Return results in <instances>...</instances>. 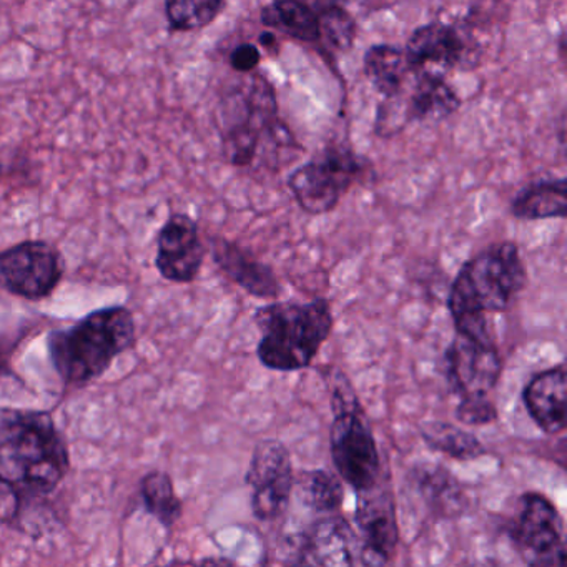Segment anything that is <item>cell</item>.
<instances>
[{"mask_svg": "<svg viewBox=\"0 0 567 567\" xmlns=\"http://www.w3.org/2000/svg\"><path fill=\"white\" fill-rule=\"evenodd\" d=\"M69 470L68 443L51 413L0 408V486L35 499L54 493Z\"/></svg>", "mask_w": 567, "mask_h": 567, "instance_id": "6da1fadb", "label": "cell"}, {"mask_svg": "<svg viewBox=\"0 0 567 567\" xmlns=\"http://www.w3.org/2000/svg\"><path fill=\"white\" fill-rule=\"evenodd\" d=\"M526 281V265L513 241L489 245L474 255L457 271L447 297L456 333L496 341L487 315L509 310Z\"/></svg>", "mask_w": 567, "mask_h": 567, "instance_id": "7a4b0ae2", "label": "cell"}, {"mask_svg": "<svg viewBox=\"0 0 567 567\" xmlns=\"http://www.w3.org/2000/svg\"><path fill=\"white\" fill-rule=\"evenodd\" d=\"M135 343V318L122 305L91 311L68 328L48 334L55 373L69 388H84L104 377L114 361Z\"/></svg>", "mask_w": 567, "mask_h": 567, "instance_id": "3957f363", "label": "cell"}, {"mask_svg": "<svg viewBox=\"0 0 567 567\" xmlns=\"http://www.w3.org/2000/svg\"><path fill=\"white\" fill-rule=\"evenodd\" d=\"M257 354L268 370L298 371L313 363L333 330L330 301H270L255 311Z\"/></svg>", "mask_w": 567, "mask_h": 567, "instance_id": "277c9868", "label": "cell"}, {"mask_svg": "<svg viewBox=\"0 0 567 567\" xmlns=\"http://www.w3.org/2000/svg\"><path fill=\"white\" fill-rule=\"evenodd\" d=\"M331 460L338 476L357 493L371 489L383 480L381 454L357 391L343 371L330 370Z\"/></svg>", "mask_w": 567, "mask_h": 567, "instance_id": "5b68a950", "label": "cell"}, {"mask_svg": "<svg viewBox=\"0 0 567 567\" xmlns=\"http://www.w3.org/2000/svg\"><path fill=\"white\" fill-rule=\"evenodd\" d=\"M506 529L527 566H566L563 517L549 497L536 491L524 493L517 499L516 514L511 517Z\"/></svg>", "mask_w": 567, "mask_h": 567, "instance_id": "8992f818", "label": "cell"}, {"mask_svg": "<svg viewBox=\"0 0 567 567\" xmlns=\"http://www.w3.org/2000/svg\"><path fill=\"white\" fill-rule=\"evenodd\" d=\"M64 274V258L49 241L25 240L0 251V288L22 300L51 297Z\"/></svg>", "mask_w": 567, "mask_h": 567, "instance_id": "52a82bcc", "label": "cell"}, {"mask_svg": "<svg viewBox=\"0 0 567 567\" xmlns=\"http://www.w3.org/2000/svg\"><path fill=\"white\" fill-rule=\"evenodd\" d=\"M360 174V162L351 152L331 148L297 168L288 178V187L301 210L323 215L337 208Z\"/></svg>", "mask_w": 567, "mask_h": 567, "instance_id": "ba28073f", "label": "cell"}, {"mask_svg": "<svg viewBox=\"0 0 567 567\" xmlns=\"http://www.w3.org/2000/svg\"><path fill=\"white\" fill-rule=\"evenodd\" d=\"M245 481L251 487V511L258 520L270 523L284 516L295 486L293 461L288 447L278 440L258 443Z\"/></svg>", "mask_w": 567, "mask_h": 567, "instance_id": "9c48e42d", "label": "cell"}, {"mask_svg": "<svg viewBox=\"0 0 567 567\" xmlns=\"http://www.w3.org/2000/svg\"><path fill=\"white\" fill-rule=\"evenodd\" d=\"M358 494L354 523L360 536V564L386 566L400 540L396 504L391 487L381 480L377 486Z\"/></svg>", "mask_w": 567, "mask_h": 567, "instance_id": "30bf717a", "label": "cell"}, {"mask_svg": "<svg viewBox=\"0 0 567 567\" xmlns=\"http://www.w3.org/2000/svg\"><path fill=\"white\" fill-rule=\"evenodd\" d=\"M444 374L460 398H487L503 373L497 341L456 333L444 353Z\"/></svg>", "mask_w": 567, "mask_h": 567, "instance_id": "8fae6325", "label": "cell"}, {"mask_svg": "<svg viewBox=\"0 0 567 567\" xmlns=\"http://www.w3.org/2000/svg\"><path fill=\"white\" fill-rule=\"evenodd\" d=\"M290 564L297 566H354L360 564V536L338 513L321 514L291 543Z\"/></svg>", "mask_w": 567, "mask_h": 567, "instance_id": "7c38bea8", "label": "cell"}, {"mask_svg": "<svg viewBox=\"0 0 567 567\" xmlns=\"http://www.w3.org/2000/svg\"><path fill=\"white\" fill-rule=\"evenodd\" d=\"M205 248L197 221L185 214H175L165 221L157 238L155 267L165 280L192 284L204 267Z\"/></svg>", "mask_w": 567, "mask_h": 567, "instance_id": "4fadbf2b", "label": "cell"}, {"mask_svg": "<svg viewBox=\"0 0 567 567\" xmlns=\"http://www.w3.org/2000/svg\"><path fill=\"white\" fill-rule=\"evenodd\" d=\"M212 257L225 277L260 300L275 301L284 290L274 268L258 260L250 250L227 238H212Z\"/></svg>", "mask_w": 567, "mask_h": 567, "instance_id": "5bb4252c", "label": "cell"}, {"mask_svg": "<svg viewBox=\"0 0 567 567\" xmlns=\"http://www.w3.org/2000/svg\"><path fill=\"white\" fill-rule=\"evenodd\" d=\"M567 377L564 363L534 374L523 391L527 413L544 433L559 434L566 430Z\"/></svg>", "mask_w": 567, "mask_h": 567, "instance_id": "9a60e30c", "label": "cell"}, {"mask_svg": "<svg viewBox=\"0 0 567 567\" xmlns=\"http://www.w3.org/2000/svg\"><path fill=\"white\" fill-rule=\"evenodd\" d=\"M410 477L424 506L434 517L453 519L471 509V499L463 484L443 466L417 464Z\"/></svg>", "mask_w": 567, "mask_h": 567, "instance_id": "2e32d148", "label": "cell"}, {"mask_svg": "<svg viewBox=\"0 0 567 567\" xmlns=\"http://www.w3.org/2000/svg\"><path fill=\"white\" fill-rule=\"evenodd\" d=\"M463 54L464 42L460 32L443 22L417 28L404 51L411 71L416 72L453 68L460 64Z\"/></svg>", "mask_w": 567, "mask_h": 567, "instance_id": "e0dca14e", "label": "cell"}, {"mask_svg": "<svg viewBox=\"0 0 567 567\" xmlns=\"http://www.w3.org/2000/svg\"><path fill=\"white\" fill-rule=\"evenodd\" d=\"M408 118L437 121L447 117L460 107V99L441 74L417 72L410 99L404 101Z\"/></svg>", "mask_w": 567, "mask_h": 567, "instance_id": "ac0fdd59", "label": "cell"}, {"mask_svg": "<svg viewBox=\"0 0 567 567\" xmlns=\"http://www.w3.org/2000/svg\"><path fill=\"white\" fill-rule=\"evenodd\" d=\"M511 214L519 220H549L566 218L567 182L543 181L524 187L511 202Z\"/></svg>", "mask_w": 567, "mask_h": 567, "instance_id": "d6986e66", "label": "cell"}, {"mask_svg": "<svg viewBox=\"0 0 567 567\" xmlns=\"http://www.w3.org/2000/svg\"><path fill=\"white\" fill-rule=\"evenodd\" d=\"M411 68L406 55L393 45H373L364 55V72L384 97L403 91Z\"/></svg>", "mask_w": 567, "mask_h": 567, "instance_id": "ffe728a7", "label": "cell"}, {"mask_svg": "<svg viewBox=\"0 0 567 567\" xmlns=\"http://www.w3.org/2000/svg\"><path fill=\"white\" fill-rule=\"evenodd\" d=\"M293 489L303 506L317 514L338 513L343 504L341 477L328 470L303 471L300 476H295Z\"/></svg>", "mask_w": 567, "mask_h": 567, "instance_id": "44dd1931", "label": "cell"}, {"mask_svg": "<svg viewBox=\"0 0 567 567\" xmlns=\"http://www.w3.org/2000/svg\"><path fill=\"white\" fill-rule=\"evenodd\" d=\"M141 499L145 511L165 529H172L184 514V504L175 491L171 474L151 471L141 481Z\"/></svg>", "mask_w": 567, "mask_h": 567, "instance_id": "7402d4cb", "label": "cell"}, {"mask_svg": "<svg viewBox=\"0 0 567 567\" xmlns=\"http://www.w3.org/2000/svg\"><path fill=\"white\" fill-rule=\"evenodd\" d=\"M424 443L444 456L457 461H473L486 456L487 450L473 433L461 430L456 424L430 421L421 426Z\"/></svg>", "mask_w": 567, "mask_h": 567, "instance_id": "603a6c76", "label": "cell"}, {"mask_svg": "<svg viewBox=\"0 0 567 567\" xmlns=\"http://www.w3.org/2000/svg\"><path fill=\"white\" fill-rule=\"evenodd\" d=\"M261 22L297 41L318 42L317 14L303 0H275L261 11Z\"/></svg>", "mask_w": 567, "mask_h": 567, "instance_id": "cb8c5ba5", "label": "cell"}, {"mask_svg": "<svg viewBox=\"0 0 567 567\" xmlns=\"http://www.w3.org/2000/svg\"><path fill=\"white\" fill-rule=\"evenodd\" d=\"M224 6V0H165V12L177 31H198L210 25Z\"/></svg>", "mask_w": 567, "mask_h": 567, "instance_id": "d4e9b609", "label": "cell"}, {"mask_svg": "<svg viewBox=\"0 0 567 567\" xmlns=\"http://www.w3.org/2000/svg\"><path fill=\"white\" fill-rule=\"evenodd\" d=\"M318 18V42L333 51H348L357 38V24L343 6L324 9Z\"/></svg>", "mask_w": 567, "mask_h": 567, "instance_id": "484cf974", "label": "cell"}, {"mask_svg": "<svg viewBox=\"0 0 567 567\" xmlns=\"http://www.w3.org/2000/svg\"><path fill=\"white\" fill-rule=\"evenodd\" d=\"M454 416L460 423L467 424V426H484V424L494 423L497 421L496 404L491 401V398H461L457 404Z\"/></svg>", "mask_w": 567, "mask_h": 567, "instance_id": "4316f807", "label": "cell"}, {"mask_svg": "<svg viewBox=\"0 0 567 567\" xmlns=\"http://www.w3.org/2000/svg\"><path fill=\"white\" fill-rule=\"evenodd\" d=\"M260 51L254 44H241L231 52L230 65L237 72H250L260 64Z\"/></svg>", "mask_w": 567, "mask_h": 567, "instance_id": "83f0119b", "label": "cell"}, {"mask_svg": "<svg viewBox=\"0 0 567 567\" xmlns=\"http://www.w3.org/2000/svg\"><path fill=\"white\" fill-rule=\"evenodd\" d=\"M303 2L311 9V11L315 12V14H320L324 9L344 4V0H303Z\"/></svg>", "mask_w": 567, "mask_h": 567, "instance_id": "f1b7e54d", "label": "cell"}, {"mask_svg": "<svg viewBox=\"0 0 567 567\" xmlns=\"http://www.w3.org/2000/svg\"><path fill=\"white\" fill-rule=\"evenodd\" d=\"M260 42L265 48H271V45L277 42V39H275V34H271V32H264V34L260 35Z\"/></svg>", "mask_w": 567, "mask_h": 567, "instance_id": "f546056e", "label": "cell"}, {"mask_svg": "<svg viewBox=\"0 0 567 567\" xmlns=\"http://www.w3.org/2000/svg\"><path fill=\"white\" fill-rule=\"evenodd\" d=\"M0 178H2V164H0Z\"/></svg>", "mask_w": 567, "mask_h": 567, "instance_id": "4dcf8cb0", "label": "cell"}, {"mask_svg": "<svg viewBox=\"0 0 567 567\" xmlns=\"http://www.w3.org/2000/svg\"><path fill=\"white\" fill-rule=\"evenodd\" d=\"M2 368H4V364H2V360H0V371H2Z\"/></svg>", "mask_w": 567, "mask_h": 567, "instance_id": "1f68e13d", "label": "cell"}]
</instances>
